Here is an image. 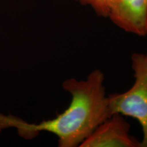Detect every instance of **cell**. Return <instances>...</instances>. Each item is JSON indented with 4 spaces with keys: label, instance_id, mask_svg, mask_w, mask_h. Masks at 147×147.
I'll use <instances>...</instances> for the list:
<instances>
[{
    "label": "cell",
    "instance_id": "cell-1",
    "mask_svg": "<svg viewBox=\"0 0 147 147\" xmlns=\"http://www.w3.org/2000/svg\"><path fill=\"white\" fill-rule=\"evenodd\" d=\"M104 74L95 69L84 80L69 78L62 84L71 95L70 104L54 119L40 123H29L12 115L0 113V132L14 127L21 137L32 139L40 131H48L58 138L60 147L79 146L102 123L111 116L104 86Z\"/></svg>",
    "mask_w": 147,
    "mask_h": 147
},
{
    "label": "cell",
    "instance_id": "cell-2",
    "mask_svg": "<svg viewBox=\"0 0 147 147\" xmlns=\"http://www.w3.org/2000/svg\"><path fill=\"white\" fill-rule=\"evenodd\" d=\"M131 61L134 84L124 93L108 95V102L113 115L120 114L138 121L143 135L141 147H147V51L133 53Z\"/></svg>",
    "mask_w": 147,
    "mask_h": 147
},
{
    "label": "cell",
    "instance_id": "cell-5",
    "mask_svg": "<svg viewBox=\"0 0 147 147\" xmlns=\"http://www.w3.org/2000/svg\"><path fill=\"white\" fill-rule=\"evenodd\" d=\"M83 5H89L97 16L107 18L109 8V0H76Z\"/></svg>",
    "mask_w": 147,
    "mask_h": 147
},
{
    "label": "cell",
    "instance_id": "cell-4",
    "mask_svg": "<svg viewBox=\"0 0 147 147\" xmlns=\"http://www.w3.org/2000/svg\"><path fill=\"white\" fill-rule=\"evenodd\" d=\"M107 18L125 32L147 36V0H109Z\"/></svg>",
    "mask_w": 147,
    "mask_h": 147
},
{
    "label": "cell",
    "instance_id": "cell-3",
    "mask_svg": "<svg viewBox=\"0 0 147 147\" xmlns=\"http://www.w3.org/2000/svg\"><path fill=\"white\" fill-rule=\"evenodd\" d=\"M130 125L120 114H113L102 123L79 147H141L129 134Z\"/></svg>",
    "mask_w": 147,
    "mask_h": 147
}]
</instances>
